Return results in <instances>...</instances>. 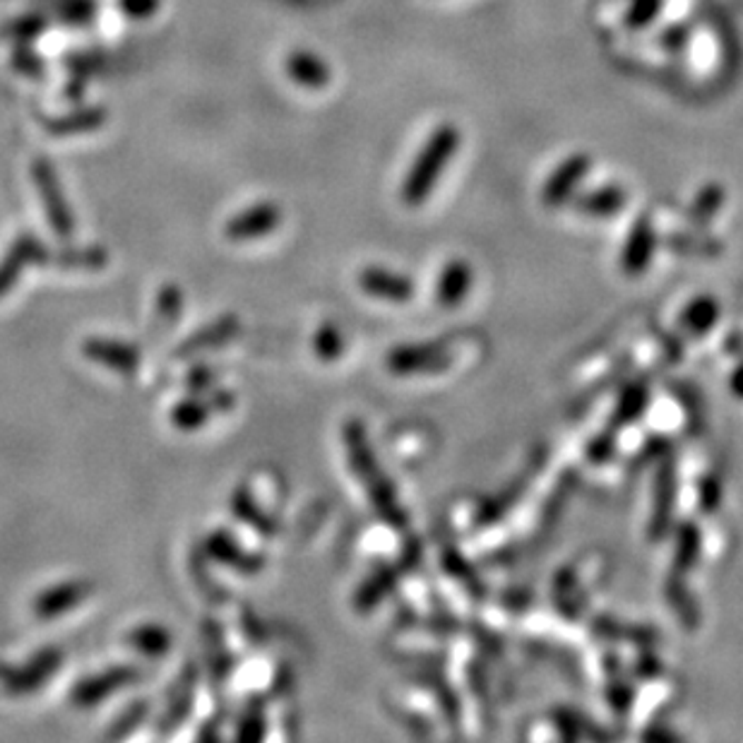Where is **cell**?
<instances>
[{
  "instance_id": "obj_1",
  "label": "cell",
  "mask_w": 743,
  "mask_h": 743,
  "mask_svg": "<svg viewBox=\"0 0 743 743\" xmlns=\"http://www.w3.org/2000/svg\"><path fill=\"white\" fill-rule=\"evenodd\" d=\"M459 142H463V136L453 123H440L426 138L403 184V200L409 207H419L430 196L445 167L450 165V159L459 150Z\"/></svg>"
},
{
  "instance_id": "obj_2",
  "label": "cell",
  "mask_w": 743,
  "mask_h": 743,
  "mask_svg": "<svg viewBox=\"0 0 743 743\" xmlns=\"http://www.w3.org/2000/svg\"><path fill=\"white\" fill-rule=\"evenodd\" d=\"M345 443H347V450H349V463L351 469L356 472V477H359L366 488H368V496L374 501L376 511L388 519L390 525L399 527L405 525V515L403 508H399V503L395 498V488L385 477L383 469L378 467L374 450H370L368 438H366V430L359 422H349L345 426Z\"/></svg>"
},
{
  "instance_id": "obj_3",
  "label": "cell",
  "mask_w": 743,
  "mask_h": 743,
  "mask_svg": "<svg viewBox=\"0 0 743 743\" xmlns=\"http://www.w3.org/2000/svg\"><path fill=\"white\" fill-rule=\"evenodd\" d=\"M32 181L39 190L43 212H47L53 234L61 236V239H70V236L76 234V215L70 212L66 192L49 159L39 157L32 161Z\"/></svg>"
},
{
  "instance_id": "obj_4",
  "label": "cell",
  "mask_w": 743,
  "mask_h": 743,
  "mask_svg": "<svg viewBox=\"0 0 743 743\" xmlns=\"http://www.w3.org/2000/svg\"><path fill=\"white\" fill-rule=\"evenodd\" d=\"M63 664V650L43 647L32 660L20 666H0V688L8 695H29L39 691L43 683L56 676Z\"/></svg>"
},
{
  "instance_id": "obj_5",
  "label": "cell",
  "mask_w": 743,
  "mask_h": 743,
  "mask_svg": "<svg viewBox=\"0 0 743 743\" xmlns=\"http://www.w3.org/2000/svg\"><path fill=\"white\" fill-rule=\"evenodd\" d=\"M142 678V668L136 664H116L103 668L99 674L82 678L76 688H72V703L78 707H95L107 697L121 693L128 686H136Z\"/></svg>"
},
{
  "instance_id": "obj_6",
  "label": "cell",
  "mask_w": 743,
  "mask_h": 743,
  "mask_svg": "<svg viewBox=\"0 0 743 743\" xmlns=\"http://www.w3.org/2000/svg\"><path fill=\"white\" fill-rule=\"evenodd\" d=\"M32 265H51V250L39 236L20 234L0 260V299L18 285L22 273Z\"/></svg>"
},
{
  "instance_id": "obj_7",
  "label": "cell",
  "mask_w": 743,
  "mask_h": 743,
  "mask_svg": "<svg viewBox=\"0 0 743 743\" xmlns=\"http://www.w3.org/2000/svg\"><path fill=\"white\" fill-rule=\"evenodd\" d=\"M236 407V395L231 390H210L202 395H190L171 409V424L178 430H198L212 419V414H225Z\"/></svg>"
},
{
  "instance_id": "obj_8",
  "label": "cell",
  "mask_w": 743,
  "mask_h": 743,
  "mask_svg": "<svg viewBox=\"0 0 743 743\" xmlns=\"http://www.w3.org/2000/svg\"><path fill=\"white\" fill-rule=\"evenodd\" d=\"M95 594V585L89 579H66L53 587H47L37 594L32 602V612L41 621H53L70 614L72 608L80 606L85 600Z\"/></svg>"
},
{
  "instance_id": "obj_9",
  "label": "cell",
  "mask_w": 743,
  "mask_h": 743,
  "mask_svg": "<svg viewBox=\"0 0 743 743\" xmlns=\"http://www.w3.org/2000/svg\"><path fill=\"white\" fill-rule=\"evenodd\" d=\"M82 354L85 359L92 364H99L109 370H116L121 376H132L140 368L142 354L136 345L121 339H109V337H87L82 341Z\"/></svg>"
},
{
  "instance_id": "obj_10",
  "label": "cell",
  "mask_w": 743,
  "mask_h": 743,
  "mask_svg": "<svg viewBox=\"0 0 743 743\" xmlns=\"http://www.w3.org/2000/svg\"><path fill=\"white\" fill-rule=\"evenodd\" d=\"M207 558H212L221 566H229L241 575H258L265 568V558L258 554H250L239 544L227 529H215L210 537L205 539V552Z\"/></svg>"
},
{
  "instance_id": "obj_11",
  "label": "cell",
  "mask_w": 743,
  "mask_h": 743,
  "mask_svg": "<svg viewBox=\"0 0 743 743\" xmlns=\"http://www.w3.org/2000/svg\"><path fill=\"white\" fill-rule=\"evenodd\" d=\"M590 167H592V159L583 152L563 159L561 165L546 178L544 190H542L544 205L546 207L566 205L573 198V192L577 190V186L583 184V178L587 176Z\"/></svg>"
},
{
  "instance_id": "obj_12",
  "label": "cell",
  "mask_w": 743,
  "mask_h": 743,
  "mask_svg": "<svg viewBox=\"0 0 743 743\" xmlns=\"http://www.w3.org/2000/svg\"><path fill=\"white\" fill-rule=\"evenodd\" d=\"M241 333V320L239 316L227 314V316H219L215 323L205 325L198 333H192L188 339H184L181 345L176 347L174 356L178 361L184 359H192V356H200L205 351H215L219 347L229 345V341Z\"/></svg>"
},
{
  "instance_id": "obj_13",
  "label": "cell",
  "mask_w": 743,
  "mask_h": 743,
  "mask_svg": "<svg viewBox=\"0 0 743 743\" xmlns=\"http://www.w3.org/2000/svg\"><path fill=\"white\" fill-rule=\"evenodd\" d=\"M196 686H198V668L192 664H186V668L174 683V691L169 693V705L161 712L157 722V734L167 736L174 734L190 715L192 705H196Z\"/></svg>"
},
{
  "instance_id": "obj_14",
  "label": "cell",
  "mask_w": 743,
  "mask_h": 743,
  "mask_svg": "<svg viewBox=\"0 0 743 743\" xmlns=\"http://www.w3.org/2000/svg\"><path fill=\"white\" fill-rule=\"evenodd\" d=\"M281 221V212L275 202H258L248 207V210L239 212L231 217L225 227V234L229 241H252V239H262V236H270Z\"/></svg>"
},
{
  "instance_id": "obj_15",
  "label": "cell",
  "mask_w": 743,
  "mask_h": 743,
  "mask_svg": "<svg viewBox=\"0 0 743 743\" xmlns=\"http://www.w3.org/2000/svg\"><path fill=\"white\" fill-rule=\"evenodd\" d=\"M657 248V234L655 227H652L650 217H637L633 225L628 241L623 246V256H621V267L626 275H641L650 267L652 256H655Z\"/></svg>"
},
{
  "instance_id": "obj_16",
  "label": "cell",
  "mask_w": 743,
  "mask_h": 743,
  "mask_svg": "<svg viewBox=\"0 0 743 743\" xmlns=\"http://www.w3.org/2000/svg\"><path fill=\"white\" fill-rule=\"evenodd\" d=\"M359 285L366 294L378 296V299L395 301V304H405L414 296V285L409 277L383 270V267H366V270L359 275Z\"/></svg>"
},
{
  "instance_id": "obj_17",
  "label": "cell",
  "mask_w": 743,
  "mask_h": 743,
  "mask_svg": "<svg viewBox=\"0 0 743 743\" xmlns=\"http://www.w3.org/2000/svg\"><path fill=\"white\" fill-rule=\"evenodd\" d=\"M390 368L395 374H414V370H440L450 364V354L438 345L403 347L390 354Z\"/></svg>"
},
{
  "instance_id": "obj_18",
  "label": "cell",
  "mask_w": 743,
  "mask_h": 743,
  "mask_svg": "<svg viewBox=\"0 0 743 743\" xmlns=\"http://www.w3.org/2000/svg\"><path fill=\"white\" fill-rule=\"evenodd\" d=\"M229 503H231V513L236 519H241L244 525L256 529L258 534H262V537H277V532H279L277 519L260 508L258 501L252 498L248 486H236Z\"/></svg>"
},
{
  "instance_id": "obj_19",
  "label": "cell",
  "mask_w": 743,
  "mask_h": 743,
  "mask_svg": "<svg viewBox=\"0 0 743 743\" xmlns=\"http://www.w3.org/2000/svg\"><path fill=\"white\" fill-rule=\"evenodd\" d=\"M287 72L296 85L308 87V89L328 87L330 78H333L330 66L310 51H294L287 58Z\"/></svg>"
},
{
  "instance_id": "obj_20",
  "label": "cell",
  "mask_w": 743,
  "mask_h": 743,
  "mask_svg": "<svg viewBox=\"0 0 743 743\" xmlns=\"http://www.w3.org/2000/svg\"><path fill=\"white\" fill-rule=\"evenodd\" d=\"M109 262V252L101 246H82V248H61L51 252V267L58 270H76V273H97L103 270Z\"/></svg>"
},
{
  "instance_id": "obj_21",
  "label": "cell",
  "mask_w": 743,
  "mask_h": 743,
  "mask_svg": "<svg viewBox=\"0 0 743 743\" xmlns=\"http://www.w3.org/2000/svg\"><path fill=\"white\" fill-rule=\"evenodd\" d=\"M573 207L587 217H614L626 207V190L618 186H604L579 196Z\"/></svg>"
},
{
  "instance_id": "obj_22",
  "label": "cell",
  "mask_w": 743,
  "mask_h": 743,
  "mask_svg": "<svg viewBox=\"0 0 743 743\" xmlns=\"http://www.w3.org/2000/svg\"><path fill=\"white\" fill-rule=\"evenodd\" d=\"M469 287H472V267L465 260H453L443 270L436 289L440 306L445 308L457 306L467 296Z\"/></svg>"
},
{
  "instance_id": "obj_23",
  "label": "cell",
  "mask_w": 743,
  "mask_h": 743,
  "mask_svg": "<svg viewBox=\"0 0 743 743\" xmlns=\"http://www.w3.org/2000/svg\"><path fill=\"white\" fill-rule=\"evenodd\" d=\"M126 643L140 652L142 657L159 660L171 650V633L161 623H142V626L126 635Z\"/></svg>"
},
{
  "instance_id": "obj_24",
  "label": "cell",
  "mask_w": 743,
  "mask_h": 743,
  "mask_svg": "<svg viewBox=\"0 0 743 743\" xmlns=\"http://www.w3.org/2000/svg\"><path fill=\"white\" fill-rule=\"evenodd\" d=\"M205 643H207V666H210V676L215 683L227 681L231 676L234 660L231 652L227 650L225 635H221V628L217 621H205Z\"/></svg>"
},
{
  "instance_id": "obj_25",
  "label": "cell",
  "mask_w": 743,
  "mask_h": 743,
  "mask_svg": "<svg viewBox=\"0 0 743 743\" xmlns=\"http://www.w3.org/2000/svg\"><path fill=\"white\" fill-rule=\"evenodd\" d=\"M103 123H107V111L101 107L92 109H80L72 111L68 116L56 118V121L49 123V132L56 138H68V136H82V132H92L99 130Z\"/></svg>"
},
{
  "instance_id": "obj_26",
  "label": "cell",
  "mask_w": 743,
  "mask_h": 743,
  "mask_svg": "<svg viewBox=\"0 0 743 743\" xmlns=\"http://www.w3.org/2000/svg\"><path fill=\"white\" fill-rule=\"evenodd\" d=\"M672 511H674V474L672 469H662L657 477V505H655V519H652V532L655 537H662L664 527L672 523Z\"/></svg>"
},
{
  "instance_id": "obj_27",
  "label": "cell",
  "mask_w": 743,
  "mask_h": 743,
  "mask_svg": "<svg viewBox=\"0 0 743 743\" xmlns=\"http://www.w3.org/2000/svg\"><path fill=\"white\" fill-rule=\"evenodd\" d=\"M150 717V703L147 701H136V703H130L121 715H118L111 726L107 730V734H103V739H109V741H123L128 739L132 732H138V726Z\"/></svg>"
},
{
  "instance_id": "obj_28",
  "label": "cell",
  "mask_w": 743,
  "mask_h": 743,
  "mask_svg": "<svg viewBox=\"0 0 743 743\" xmlns=\"http://www.w3.org/2000/svg\"><path fill=\"white\" fill-rule=\"evenodd\" d=\"M724 198L726 192L720 184H705L691 205V219L695 225H705L722 210Z\"/></svg>"
},
{
  "instance_id": "obj_29",
  "label": "cell",
  "mask_w": 743,
  "mask_h": 743,
  "mask_svg": "<svg viewBox=\"0 0 743 743\" xmlns=\"http://www.w3.org/2000/svg\"><path fill=\"white\" fill-rule=\"evenodd\" d=\"M184 310V291L178 285H165L157 294V320L159 325H174Z\"/></svg>"
},
{
  "instance_id": "obj_30",
  "label": "cell",
  "mask_w": 743,
  "mask_h": 743,
  "mask_svg": "<svg viewBox=\"0 0 743 743\" xmlns=\"http://www.w3.org/2000/svg\"><path fill=\"white\" fill-rule=\"evenodd\" d=\"M715 320H717V304H715V299H710V296H707V299H705V296H703V299H697L695 304H691L686 308V314H683V323L688 325V330H693L697 335L712 330Z\"/></svg>"
},
{
  "instance_id": "obj_31",
  "label": "cell",
  "mask_w": 743,
  "mask_h": 743,
  "mask_svg": "<svg viewBox=\"0 0 743 743\" xmlns=\"http://www.w3.org/2000/svg\"><path fill=\"white\" fill-rule=\"evenodd\" d=\"M267 732V717L262 712V705L258 701H252L236 724V741H260Z\"/></svg>"
},
{
  "instance_id": "obj_32",
  "label": "cell",
  "mask_w": 743,
  "mask_h": 743,
  "mask_svg": "<svg viewBox=\"0 0 743 743\" xmlns=\"http://www.w3.org/2000/svg\"><path fill=\"white\" fill-rule=\"evenodd\" d=\"M97 0H56L58 18L68 24H87L95 20Z\"/></svg>"
},
{
  "instance_id": "obj_33",
  "label": "cell",
  "mask_w": 743,
  "mask_h": 743,
  "mask_svg": "<svg viewBox=\"0 0 743 743\" xmlns=\"http://www.w3.org/2000/svg\"><path fill=\"white\" fill-rule=\"evenodd\" d=\"M314 349H316V354L320 356V359H325V361H335L337 359V356L341 354V349H345V341H341V335L337 333L335 325H330V323L323 325V328L314 337Z\"/></svg>"
},
{
  "instance_id": "obj_34",
  "label": "cell",
  "mask_w": 743,
  "mask_h": 743,
  "mask_svg": "<svg viewBox=\"0 0 743 743\" xmlns=\"http://www.w3.org/2000/svg\"><path fill=\"white\" fill-rule=\"evenodd\" d=\"M662 12V0H631L626 12V24L631 29H643L657 20Z\"/></svg>"
},
{
  "instance_id": "obj_35",
  "label": "cell",
  "mask_w": 743,
  "mask_h": 743,
  "mask_svg": "<svg viewBox=\"0 0 743 743\" xmlns=\"http://www.w3.org/2000/svg\"><path fill=\"white\" fill-rule=\"evenodd\" d=\"M217 385V370L207 364H196L186 376V390L190 395H202L210 393Z\"/></svg>"
},
{
  "instance_id": "obj_36",
  "label": "cell",
  "mask_w": 743,
  "mask_h": 743,
  "mask_svg": "<svg viewBox=\"0 0 743 743\" xmlns=\"http://www.w3.org/2000/svg\"><path fill=\"white\" fill-rule=\"evenodd\" d=\"M43 29H47V18H41V14H24V18L20 20H14L10 24V34L14 39H22V41H29V39H37L43 34Z\"/></svg>"
},
{
  "instance_id": "obj_37",
  "label": "cell",
  "mask_w": 743,
  "mask_h": 743,
  "mask_svg": "<svg viewBox=\"0 0 743 743\" xmlns=\"http://www.w3.org/2000/svg\"><path fill=\"white\" fill-rule=\"evenodd\" d=\"M121 10L132 20H147L152 18L159 8V0H118Z\"/></svg>"
},
{
  "instance_id": "obj_38",
  "label": "cell",
  "mask_w": 743,
  "mask_h": 743,
  "mask_svg": "<svg viewBox=\"0 0 743 743\" xmlns=\"http://www.w3.org/2000/svg\"><path fill=\"white\" fill-rule=\"evenodd\" d=\"M12 66L18 68L20 72H24V76H37V78L41 76V70H43L41 58L34 51H27V49H20V51L12 53Z\"/></svg>"
},
{
  "instance_id": "obj_39",
  "label": "cell",
  "mask_w": 743,
  "mask_h": 743,
  "mask_svg": "<svg viewBox=\"0 0 743 743\" xmlns=\"http://www.w3.org/2000/svg\"><path fill=\"white\" fill-rule=\"evenodd\" d=\"M688 29L686 27H681V24H674V27H666L664 29V34H662V43L666 49H672V51H681L683 47H686V41H688Z\"/></svg>"
},
{
  "instance_id": "obj_40",
  "label": "cell",
  "mask_w": 743,
  "mask_h": 743,
  "mask_svg": "<svg viewBox=\"0 0 743 743\" xmlns=\"http://www.w3.org/2000/svg\"><path fill=\"white\" fill-rule=\"evenodd\" d=\"M643 405H645V393L643 390H631L626 395V399H623V409H621L623 419H633V416L643 409Z\"/></svg>"
},
{
  "instance_id": "obj_41",
  "label": "cell",
  "mask_w": 743,
  "mask_h": 743,
  "mask_svg": "<svg viewBox=\"0 0 743 743\" xmlns=\"http://www.w3.org/2000/svg\"><path fill=\"white\" fill-rule=\"evenodd\" d=\"M221 734L217 730V722H205L198 732V741H219Z\"/></svg>"
},
{
  "instance_id": "obj_42",
  "label": "cell",
  "mask_w": 743,
  "mask_h": 743,
  "mask_svg": "<svg viewBox=\"0 0 743 743\" xmlns=\"http://www.w3.org/2000/svg\"><path fill=\"white\" fill-rule=\"evenodd\" d=\"M732 390H734L739 397H743V366L736 370L734 378H732Z\"/></svg>"
}]
</instances>
